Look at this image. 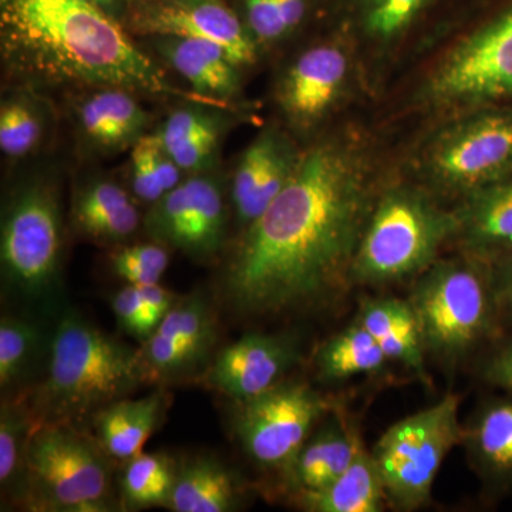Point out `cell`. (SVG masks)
<instances>
[{"mask_svg": "<svg viewBox=\"0 0 512 512\" xmlns=\"http://www.w3.org/2000/svg\"><path fill=\"white\" fill-rule=\"evenodd\" d=\"M373 205L359 148L338 138L309 147L284 190L229 254L222 298L242 316L325 302L350 278Z\"/></svg>", "mask_w": 512, "mask_h": 512, "instance_id": "cell-1", "label": "cell"}, {"mask_svg": "<svg viewBox=\"0 0 512 512\" xmlns=\"http://www.w3.org/2000/svg\"><path fill=\"white\" fill-rule=\"evenodd\" d=\"M131 36L86 0H0V55L19 86L76 92L116 86L225 107L174 84Z\"/></svg>", "mask_w": 512, "mask_h": 512, "instance_id": "cell-2", "label": "cell"}, {"mask_svg": "<svg viewBox=\"0 0 512 512\" xmlns=\"http://www.w3.org/2000/svg\"><path fill=\"white\" fill-rule=\"evenodd\" d=\"M153 380L141 350L70 313L57 326L47 377L29 409L37 427L74 424Z\"/></svg>", "mask_w": 512, "mask_h": 512, "instance_id": "cell-3", "label": "cell"}, {"mask_svg": "<svg viewBox=\"0 0 512 512\" xmlns=\"http://www.w3.org/2000/svg\"><path fill=\"white\" fill-rule=\"evenodd\" d=\"M410 303L424 349L443 359L473 352L501 323L493 265L474 254L434 262L414 286Z\"/></svg>", "mask_w": 512, "mask_h": 512, "instance_id": "cell-4", "label": "cell"}, {"mask_svg": "<svg viewBox=\"0 0 512 512\" xmlns=\"http://www.w3.org/2000/svg\"><path fill=\"white\" fill-rule=\"evenodd\" d=\"M457 232V212L441 210L414 188L394 187L373 205L350 279L375 285L421 274Z\"/></svg>", "mask_w": 512, "mask_h": 512, "instance_id": "cell-5", "label": "cell"}, {"mask_svg": "<svg viewBox=\"0 0 512 512\" xmlns=\"http://www.w3.org/2000/svg\"><path fill=\"white\" fill-rule=\"evenodd\" d=\"M107 454L73 424L36 427L26 448L23 501L37 511L113 510Z\"/></svg>", "mask_w": 512, "mask_h": 512, "instance_id": "cell-6", "label": "cell"}, {"mask_svg": "<svg viewBox=\"0 0 512 512\" xmlns=\"http://www.w3.org/2000/svg\"><path fill=\"white\" fill-rule=\"evenodd\" d=\"M458 406L460 397L448 394L429 409L397 421L377 441L372 456L393 508L414 511L429 503L444 458L463 440Z\"/></svg>", "mask_w": 512, "mask_h": 512, "instance_id": "cell-7", "label": "cell"}, {"mask_svg": "<svg viewBox=\"0 0 512 512\" xmlns=\"http://www.w3.org/2000/svg\"><path fill=\"white\" fill-rule=\"evenodd\" d=\"M62 252V212L56 184L39 175L22 181L3 210V276L26 295H42L56 281Z\"/></svg>", "mask_w": 512, "mask_h": 512, "instance_id": "cell-8", "label": "cell"}, {"mask_svg": "<svg viewBox=\"0 0 512 512\" xmlns=\"http://www.w3.org/2000/svg\"><path fill=\"white\" fill-rule=\"evenodd\" d=\"M427 178L470 192L512 174V106H487L441 131L423 156Z\"/></svg>", "mask_w": 512, "mask_h": 512, "instance_id": "cell-9", "label": "cell"}, {"mask_svg": "<svg viewBox=\"0 0 512 512\" xmlns=\"http://www.w3.org/2000/svg\"><path fill=\"white\" fill-rule=\"evenodd\" d=\"M424 97L440 109H481L512 100V5L439 64Z\"/></svg>", "mask_w": 512, "mask_h": 512, "instance_id": "cell-10", "label": "cell"}, {"mask_svg": "<svg viewBox=\"0 0 512 512\" xmlns=\"http://www.w3.org/2000/svg\"><path fill=\"white\" fill-rule=\"evenodd\" d=\"M235 403L234 431L245 453L258 466L281 471L330 412L329 400L305 383H279Z\"/></svg>", "mask_w": 512, "mask_h": 512, "instance_id": "cell-11", "label": "cell"}, {"mask_svg": "<svg viewBox=\"0 0 512 512\" xmlns=\"http://www.w3.org/2000/svg\"><path fill=\"white\" fill-rule=\"evenodd\" d=\"M227 227L224 184L215 171L185 175L177 187L151 205L144 218V228L154 241L197 261L220 254Z\"/></svg>", "mask_w": 512, "mask_h": 512, "instance_id": "cell-12", "label": "cell"}, {"mask_svg": "<svg viewBox=\"0 0 512 512\" xmlns=\"http://www.w3.org/2000/svg\"><path fill=\"white\" fill-rule=\"evenodd\" d=\"M123 26L131 35L146 39L180 36L208 40L221 46L239 67L251 66L258 57V46L225 0H127Z\"/></svg>", "mask_w": 512, "mask_h": 512, "instance_id": "cell-13", "label": "cell"}, {"mask_svg": "<svg viewBox=\"0 0 512 512\" xmlns=\"http://www.w3.org/2000/svg\"><path fill=\"white\" fill-rule=\"evenodd\" d=\"M349 76L350 57L339 43L302 50L276 83L275 99L286 123L299 133H311L342 99Z\"/></svg>", "mask_w": 512, "mask_h": 512, "instance_id": "cell-14", "label": "cell"}, {"mask_svg": "<svg viewBox=\"0 0 512 512\" xmlns=\"http://www.w3.org/2000/svg\"><path fill=\"white\" fill-rule=\"evenodd\" d=\"M301 360L295 336L248 333L221 350L202 382L234 402H244L282 383Z\"/></svg>", "mask_w": 512, "mask_h": 512, "instance_id": "cell-15", "label": "cell"}, {"mask_svg": "<svg viewBox=\"0 0 512 512\" xmlns=\"http://www.w3.org/2000/svg\"><path fill=\"white\" fill-rule=\"evenodd\" d=\"M301 154L279 127H266L239 156L229 197L242 228L252 224L281 194Z\"/></svg>", "mask_w": 512, "mask_h": 512, "instance_id": "cell-16", "label": "cell"}, {"mask_svg": "<svg viewBox=\"0 0 512 512\" xmlns=\"http://www.w3.org/2000/svg\"><path fill=\"white\" fill-rule=\"evenodd\" d=\"M73 101L77 136L86 150L97 156H111L131 150L150 133V111L140 96L123 87L103 86L80 90Z\"/></svg>", "mask_w": 512, "mask_h": 512, "instance_id": "cell-17", "label": "cell"}, {"mask_svg": "<svg viewBox=\"0 0 512 512\" xmlns=\"http://www.w3.org/2000/svg\"><path fill=\"white\" fill-rule=\"evenodd\" d=\"M158 59L190 86L191 92L237 110L241 69L221 46L180 36L147 37Z\"/></svg>", "mask_w": 512, "mask_h": 512, "instance_id": "cell-18", "label": "cell"}, {"mask_svg": "<svg viewBox=\"0 0 512 512\" xmlns=\"http://www.w3.org/2000/svg\"><path fill=\"white\" fill-rule=\"evenodd\" d=\"M235 110L204 103L181 101L154 131L167 153L185 175L217 170L222 141Z\"/></svg>", "mask_w": 512, "mask_h": 512, "instance_id": "cell-19", "label": "cell"}, {"mask_svg": "<svg viewBox=\"0 0 512 512\" xmlns=\"http://www.w3.org/2000/svg\"><path fill=\"white\" fill-rule=\"evenodd\" d=\"M360 447L348 424L333 416L309 436L281 471L286 490L295 497L323 490L348 470Z\"/></svg>", "mask_w": 512, "mask_h": 512, "instance_id": "cell-20", "label": "cell"}, {"mask_svg": "<svg viewBox=\"0 0 512 512\" xmlns=\"http://www.w3.org/2000/svg\"><path fill=\"white\" fill-rule=\"evenodd\" d=\"M72 222L83 237L101 244H117L137 231L141 218L126 188L113 178L100 175L77 188Z\"/></svg>", "mask_w": 512, "mask_h": 512, "instance_id": "cell-21", "label": "cell"}, {"mask_svg": "<svg viewBox=\"0 0 512 512\" xmlns=\"http://www.w3.org/2000/svg\"><path fill=\"white\" fill-rule=\"evenodd\" d=\"M458 232L470 254L494 261L512 251V174L467 194Z\"/></svg>", "mask_w": 512, "mask_h": 512, "instance_id": "cell-22", "label": "cell"}, {"mask_svg": "<svg viewBox=\"0 0 512 512\" xmlns=\"http://www.w3.org/2000/svg\"><path fill=\"white\" fill-rule=\"evenodd\" d=\"M468 456L491 490L512 491V397L490 400L463 431Z\"/></svg>", "mask_w": 512, "mask_h": 512, "instance_id": "cell-23", "label": "cell"}, {"mask_svg": "<svg viewBox=\"0 0 512 512\" xmlns=\"http://www.w3.org/2000/svg\"><path fill=\"white\" fill-rule=\"evenodd\" d=\"M168 406L163 390L140 399H121L93 416L96 440L107 456L128 460L141 453L148 437L156 431Z\"/></svg>", "mask_w": 512, "mask_h": 512, "instance_id": "cell-24", "label": "cell"}, {"mask_svg": "<svg viewBox=\"0 0 512 512\" xmlns=\"http://www.w3.org/2000/svg\"><path fill=\"white\" fill-rule=\"evenodd\" d=\"M357 322L376 340L387 359L402 363L426 379L423 338L410 301L370 299L362 305Z\"/></svg>", "mask_w": 512, "mask_h": 512, "instance_id": "cell-25", "label": "cell"}, {"mask_svg": "<svg viewBox=\"0 0 512 512\" xmlns=\"http://www.w3.org/2000/svg\"><path fill=\"white\" fill-rule=\"evenodd\" d=\"M241 493L234 474L220 461L197 457L177 468L168 510L229 512L237 510Z\"/></svg>", "mask_w": 512, "mask_h": 512, "instance_id": "cell-26", "label": "cell"}, {"mask_svg": "<svg viewBox=\"0 0 512 512\" xmlns=\"http://www.w3.org/2000/svg\"><path fill=\"white\" fill-rule=\"evenodd\" d=\"M387 501L375 458L360 447L348 470L316 493L299 495L296 503L311 512H379Z\"/></svg>", "mask_w": 512, "mask_h": 512, "instance_id": "cell-27", "label": "cell"}, {"mask_svg": "<svg viewBox=\"0 0 512 512\" xmlns=\"http://www.w3.org/2000/svg\"><path fill=\"white\" fill-rule=\"evenodd\" d=\"M52 106L39 90L18 86L0 103V150L9 160L35 154L52 127Z\"/></svg>", "mask_w": 512, "mask_h": 512, "instance_id": "cell-28", "label": "cell"}, {"mask_svg": "<svg viewBox=\"0 0 512 512\" xmlns=\"http://www.w3.org/2000/svg\"><path fill=\"white\" fill-rule=\"evenodd\" d=\"M315 362L323 380L342 382L359 375H376L386 369L389 359L373 336L356 322L326 340Z\"/></svg>", "mask_w": 512, "mask_h": 512, "instance_id": "cell-29", "label": "cell"}, {"mask_svg": "<svg viewBox=\"0 0 512 512\" xmlns=\"http://www.w3.org/2000/svg\"><path fill=\"white\" fill-rule=\"evenodd\" d=\"M320 0H234L232 8L258 49L281 45L301 32Z\"/></svg>", "mask_w": 512, "mask_h": 512, "instance_id": "cell-30", "label": "cell"}, {"mask_svg": "<svg viewBox=\"0 0 512 512\" xmlns=\"http://www.w3.org/2000/svg\"><path fill=\"white\" fill-rule=\"evenodd\" d=\"M177 467L167 454H144L128 458L120 478L121 500L128 510L168 507Z\"/></svg>", "mask_w": 512, "mask_h": 512, "instance_id": "cell-31", "label": "cell"}, {"mask_svg": "<svg viewBox=\"0 0 512 512\" xmlns=\"http://www.w3.org/2000/svg\"><path fill=\"white\" fill-rule=\"evenodd\" d=\"M29 404L2 403L0 412V484L3 493H15L23 500L25 493L26 448L36 430Z\"/></svg>", "mask_w": 512, "mask_h": 512, "instance_id": "cell-32", "label": "cell"}, {"mask_svg": "<svg viewBox=\"0 0 512 512\" xmlns=\"http://www.w3.org/2000/svg\"><path fill=\"white\" fill-rule=\"evenodd\" d=\"M154 332L184 343L205 359L215 340L210 306L200 295L184 299L164 316Z\"/></svg>", "mask_w": 512, "mask_h": 512, "instance_id": "cell-33", "label": "cell"}, {"mask_svg": "<svg viewBox=\"0 0 512 512\" xmlns=\"http://www.w3.org/2000/svg\"><path fill=\"white\" fill-rule=\"evenodd\" d=\"M430 0H355L363 29L370 36L390 40L409 28Z\"/></svg>", "mask_w": 512, "mask_h": 512, "instance_id": "cell-34", "label": "cell"}, {"mask_svg": "<svg viewBox=\"0 0 512 512\" xmlns=\"http://www.w3.org/2000/svg\"><path fill=\"white\" fill-rule=\"evenodd\" d=\"M37 333L28 322L15 318H3L0 322V386L2 390L13 386L25 373Z\"/></svg>", "mask_w": 512, "mask_h": 512, "instance_id": "cell-35", "label": "cell"}, {"mask_svg": "<svg viewBox=\"0 0 512 512\" xmlns=\"http://www.w3.org/2000/svg\"><path fill=\"white\" fill-rule=\"evenodd\" d=\"M168 265L170 254L158 242L120 248L111 255L113 271L128 285L160 284Z\"/></svg>", "mask_w": 512, "mask_h": 512, "instance_id": "cell-36", "label": "cell"}, {"mask_svg": "<svg viewBox=\"0 0 512 512\" xmlns=\"http://www.w3.org/2000/svg\"><path fill=\"white\" fill-rule=\"evenodd\" d=\"M141 353L156 380L181 375L204 362V357L184 343L175 342L157 332H153L150 338L144 340Z\"/></svg>", "mask_w": 512, "mask_h": 512, "instance_id": "cell-37", "label": "cell"}, {"mask_svg": "<svg viewBox=\"0 0 512 512\" xmlns=\"http://www.w3.org/2000/svg\"><path fill=\"white\" fill-rule=\"evenodd\" d=\"M111 308L120 328L134 338L147 340L161 322L141 301L134 285H128L117 292L111 301Z\"/></svg>", "mask_w": 512, "mask_h": 512, "instance_id": "cell-38", "label": "cell"}, {"mask_svg": "<svg viewBox=\"0 0 512 512\" xmlns=\"http://www.w3.org/2000/svg\"><path fill=\"white\" fill-rule=\"evenodd\" d=\"M130 184L136 198L150 205L160 200L165 194L151 164L147 136L141 138L136 146L131 148Z\"/></svg>", "mask_w": 512, "mask_h": 512, "instance_id": "cell-39", "label": "cell"}, {"mask_svg": "<svg viewBox=\"0 0 512 512\" xmlns=\"http://www.w3.org/2000/svg\"><path fill=\"white\" fill-rule=\"evenodd\" d=\"M501 322L512 323V251L491 261Z\"/></svg>", "mask_w": 512, "mask_h": 512, "instance_id": "cell-40", "label": "cell"}, {"mask_svg": "<svg viewBox=\"0 0 512 512\" xmlns=\"http://www.w3.org/2000/svg\"><path fill=\"white\" fill-rule=\"evenodd\" d=\"M484 379L512 397V340L491 353L483 367Z\"/></svg>", "mask_w": 512, "mask_h": 512, "instance_id": "cell-41", "label": "cell"}, {"mask_svg": "<svg viewBox=\"0 0 512 512\" xmlns=\"http://www.w3.org/2000/svg\"><path fill=\"white\" fill-rule=\"evenodd\" d=\"M136 288L144 305L161 320L178 303L173 293L160 284L138 285Z\"/></svg>", "mask_w": 512, "mask_h": 512, "instance_id": "cell-42", "label": "cell"}, {"mask_svg": "<svg viewBox=\"0 0 512 512\" xmlns=\"http://www.w3.org/2000/svg\"><path fill=\"white\" fill-rule=\"evenodd\" d=\"M86 2L92 3L101 12L109 15L110 18L117 20V22L123 25L124 15H126L127 0H86Z\"/></svg>", "mask_w": 512, "mask_h": 512, "instance_id": "cell-43", "label": "cell"}, {"mask_svg": "<svg viewBox=\"0 0 512 512\" xmlns=\"http://www.w3.org/2000/svg\"><path fill=\"white\" fill-rule=\"evenodd\" d=\"M171 2H202V0H171Z\"/></svg>", "mask_w": 512, "mask_h": 512, "instance_id": "cell-44", "label": "cell"}]
</instances>
